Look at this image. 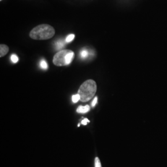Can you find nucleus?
Listing matches in <instances>:
<instances>
[{
	"mask_svg": "<svg viewBox=\"0 0 167 167\" xmlns=\"http://www.w3.org/2000/svg\"><path fill=\"white\" fill-rule=\"evenodd\" d=\"M55 30L48 24H41L34 27L30 32L29 36L33 40H48L54 36Z\"/></svg>",
	"mask_w": 167,
	"mask_h": 167,
	"instance_id": "nucleus-1",
	"label": "nucleus"
},
{
	"mask_svg": "<svg viewBox=\"0 0 167 167\" xmlns=\"http://www.w3.org/2000/svg\"><path fill=\"white\" fill-rule=\"evenodd\" d=\"M96 91V84L92 80L89 79L85 81L78 91V94L80 96V100L86 102L91 100Z\"/></svg>",
	"mask_w": 167,
	"mask_h": 167,
	"instance_id": "nucleus-2",
	"label": "nucleus"
},
{
	"mask_svg": "<svg viewBox=\"0 0 167 167\" xmlns=\"http://www.w3.org/2000/svg\"><path fill=\"white\" fill-rule=\"evenodd\" d=\"M74 57V52L69 50H61L54 56L53 63L57 66H67L73 61Z\"/></svg>",
	"mask_w": 167,
	"mask_h": 167,
	"instance_id": "nucleus-3",
	"label": "nucleus"
},
{
	"mask_svg": "<svg viewBox=\"0 0 167 167\" xmlns=\"http://www.w3.org/2000/svg\"><path fill=\"white\" fill-rule=\"evenodd\" d=\"M8 51L9 47L7 45H4V44H1V45H0V56L3 57L5 56Z\"/></svg>",
	"mask_w": 167,
	"mask_h": 167,
	"instance_id": "nucleus-4",
	"label": "nucleus"
},
{
	"mask_svg": "<svg viewBox=\"0 0 167 167\" xmlns=\"http://www.w3.org/2000/svg\"><path fill=\"white\" fill-rule=\"evenodd\" d=\"M90 110V107L89 105L85 106H79L77 109V112L79 113H85Z\"/></svg>",
	"mask_w": 167,
	"mask_h": 167,
	"instance_id": "nucleus-5",
	"label": "nucleus"
},
{
	"mask_svg": "<svg viewBox=\"0 0 167 167\" xmlns=\"http://www.w3.org/2000/svg\"><path fill=\"white\" fill-rule=\"evenodd\" d=\"M64 46H65V42L61 40H59L55 43V47L56 49L58 50H61Z\"/></svg>",
	"mask_w": 167,
	"mask_h": 167,
	"instance_id": "nucleus-6",
	"label": "nucleus"
},
{
	"mask_svg": "<svg viewBox=\"0 0 167 167\" xmlns=\"http://www.w3.org/2000/svg\"><path fill=\"white\" fill-rule=\"evenodd\" d=\"M89 51H88V50L87 49H83L82 50H81V53H80V56L81 57L82 59H85L88 57V56H89Z\"/></svg>",
	"mask_w": 167,
	"mask_h": 167,
	"instance_id": "nucleus-7",
	"label": "nucleus"
},
{
	"mask_svg": "<svg viewBox=\"0 0 167 167\" xmlns=\"http://www.w3.org/2000/svg\"><path fill=\"white\" fill-rule=\"evenodd\" d=\"M40 66L41 68H42L43 69H47L48 68V64L45 59L41 60L40 63Z\"/></svg>",
	"mask_w": 167,
	"mask_h": 167,
	"instance_id": "nucleus-8",
	"label": "nucleus"
},
{
	"mask_svg": "<svg viewBox=\"0 0 167 167\" xmlns=\"http://www.w3.org/2000/svg\"><path fill=\"white\" fill-rule=\"evenodd\" d=\"M74 37H75V36L74 34H69L66 39V42L69 43V42H72L74 40Z\"/></svg>",
	"mask_w": 167,
	"mask_h": 167,
	"instance_id": "nucleus-9",
	"label": "nucleus"
},
{
	"mask_svg": "<svg viewBox=\"0 0 167 167\" xmlns=\"http://www.w3.org/2000/svg\"><path fill=\"white\" fill-rule=\"evenodd\" d=\"M79 100H80V96L78 94L74 95L72 96V100H73V103H77Z\"/></svg>",
	"mask_w": 167,
	"mask_h": 167,
	"instance_id": "nucleus-10",
	"label": "nucleus"
},
{
	"mask_svg": "<svg viewBox=\"0 0 167 167\" xmlns=\"http://www.w3.org/2000/svg\"><path fill=\"white\" fill-rule=\"evenodd\" d=\"M11 61L13 63H16L18 62V61H19V58L18 57H17V55L13 54L11 55Z\"/></svg>",
	"mask_w": 167,
	"mask_h": 167,
	"instance_id": "nucleus-11",
	"label": "nucleus"
},
{
	"mask_svg": "<svg viewBox=\"0 0 167 167\" xmlns=\"http://www.w3.org/2000/svg\"><path fill=\"white\" fill-rule=\"evenodd\" d=\"M95 167H102L100 161L98 157H96L95 159Z\"/></svg>",
	"mask_w": 167,
	"mask_h": 167,
	"instance_id": "nucleus-12",
	"label": "nucleus"
},
{
	"mask_svg": "<svg viewBox=\"0 0 167 167\" xmlns=\"http://www.w3.org/2000/svg\"><path fill=\"white\" fill-rule=\"evenodd\" d=\"M97 100H98V98L96 97H95V99H94L92 103V107H94L95 106V105H96V103H97Z\"/></svg>",
	"mask_w": 167,
	"mask_h": 167,
	"instance_id": "nucleus-13",
	"label": "nucleus"
},
{
	"mask_svg": "<svg viewBox=\"0 0 167 167\" xmlns=\"http://www.w3.org/2000/svg\"><path fill=\"white\" fill-rule=\"evenodd\" d=\"M90 122V121L88 119H87V118H85V119H84V120H82V121H81V123L83 125H86L88 122Z\"/></svg>",
	"mask_w": 167,
	"mask_h": 167,
	"instance_id": "nucleus-14",
	"label": "nucleus"
}]
</instances>
